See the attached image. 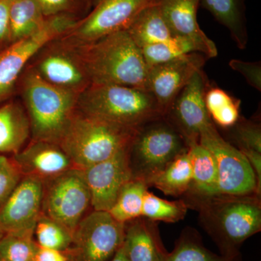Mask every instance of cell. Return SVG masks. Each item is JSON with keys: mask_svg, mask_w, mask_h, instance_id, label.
I'll return each mask as SVG.
<instances>
[{"mask_svg": "<svg viewBox=\"0 0 261 261\" xmlns=\"http://www.w3.org/2000/svg\"><path fill=\"white\" fill-rule=\"evenodd\" d=\"M148 188L146 182L132 178L122 188L108 212L113 219L123 224L142 217L144 198Z\"/></svg>", "mask_w": 261, "mask_h": 261, "instance_id": "cell-27", "label": "cell"}, {"mask_svg": "<svg viewBox=\"0 0 261 261\" xmlns=\"http://www.w3.org/2000/svg\"><path fill=\"white\" fill-rule=\"evenodd\" d=\"M187 151L186 142L164 116L147 122L136 130L127 147L132 178L147 185L151 178Z\"/></svg>", "mask_w": 261, "mask_h": 261, "instance_id": "cell-6", "label": "cell"}, {"mask_svg": "<svg viewBox=\"0 0 261 261\" xmlns=\"http://www.w3.org/2000/svg\"><path fill=\"white\" fill-rule=\"evenodd\" d=\"M137 129L111 124L76 111L58 145L75 167L83 170L126 147Z\"/></svg>", "mask_w": 261, "mask_h": 261, "instance_id": "cell-5", "label": "cell"}, {"mask_svg": "<svg viewBox=\"0 0 261 261\" xmlns=\"http://www.w3.org/2000/svg\"><path fill=\"white\" fill-rule=\"evenodd\" d=\"M126 30L140 49L174 37L161 15L156 0L139 13Z\"/></svg>", "mask_w": 261, "mask_h": 261, "instance_id": "cell-20", "label": "cell"}, {"mask_svg": "<svg viewBox=\"0 0 261 261\" xmlns=\"http://www.w3.org/2000/svg\"><path fill=\"white\" fill-rule=\"evenodd\" d=\"M9 16L11 44L39 32L46 20L36 0H10Z\"/></svg>", "mask_w": 261, "mask_h": 261, "instance_id": "cell-24", "label": "cell"}, {"mask_svg": "<svg viewBox=\"0 0 261 261\" xmlns=\"http://www.w3.org/2000/svg\"><path fill=\"white\" fill-rule=\"evenodd\" d=\"M154 1L98 0L94 9L86 18L77 20L73 27L60 37L61 42L76 47L126 30L139 13Z\"/></svg>", "mask_w": 261, "mask_h": 261, "instance_id": "cell-9", "label": "cell"}, {"mask_svg": "<svg viewBox=\"0 0 261 261\" xmlns=\"http://www.w3.org/2000/svg\"><path fill=\"white\" fill-rule=\"evenodd\" d=\"M192 180L191 163L188 151L168 163L147 182L165 195L182 197L190 190Z\"/></svg>", "mask_w": 261, "mask_h": 261, "instance_id": "cell-23", "label": "cell"}, {"mask_svg": "<svg viewBox=\"0 0 261 261\" xmlns=\"http://www.w3.org/2000/svg\"><path fill=\"white\" fill-rule=\"evenodd\" d=\"M77 108L86 116L130 129L163 116L148 91L116 84H90L79 95Z\"/></svg>", "mask_w": 261, "mask_h": 261, "instance_id": "cell-3", "label": "cell"}, {"mask_svg": "<svg viewBox=\"0 0 261 261\" xmlns=\"http://www.w3.org/2000/svg\"><path fill=\"white\" fill-rule=\"evenodd\" d=\"M229 65L233 70H236L245 77V80L251 87L261 91V68L260 63H249L231 60Z\"/></svg>", "mask_w": 261, "mask_h": 261, "instance_id": "cell-34", "label": "cell"}, {"mask_svg": "<svg viewBox=\"0 0 261 261\" xmlns=\"http://www.w3.org/2000/svg\"><path fill=\"white\" fill-rule=\"evenodd\" d=\"M34 233L37 245L44 248L64 252L72 242V233L67 228L43 214L38 219Z\"/></svg>", "mask_w": 261, "mask_h": 261, "instance_id": "cell-30", "label": "cell"}, {"mask_svg": "<svg viewBox=\"0 0 261 261\" xmlns=\"http://www.w3.org/2000/svg\"><path fill=\"white\" fill-rule=\"evenodd\" d=\"M188 154L191 163L192 180L187 193L197 195H216L218 169L213 154L199 142L189 146Z\"/></svg>", "mask_w": 261, "mask_h": 261, "instance_id": "cell-22", "label": "cell"}, {"mask_svg": "<svg viewBox=\"0 0 261 261\" xmlns=\"http://www.w3.org/2000/svg\"><path fill=\"white\" fill-rule=\"evenodd\" d=\"M23 94L33 140L58 145L76 112L80 94L53 85L35 69L24 78Z\"/></svg>", "mask_w": 261, "mask_h": 261, "instance_id": "cell-4", "label": "cell"}, {"mask_svg": "<svg viewBox=\"0 0 261 261\" xmlns=\"http://www.w3.org/2000/svg\"><path fill=\"white\" fill-rule=\"evenodd\" d=\"M23 176H33L43 181L75 168L59 145L33 140L13 158Z\"/></svg>", "mask_w": 261, "mask_h": 261, "instance_id": "cell-18", "label": "cell"}, {"mask_svg": "<svg viewBox=\"0 0 261 261\" xmlns=\"http://www.w3.org/2000/svg\"><path fill=\"white\" fill-rule=\"evenodd\" d=\"M69 47L80 58L90 84H116L146 90L148 67L127 30L90 44Z\"/></svg>", "mask_w": 261, "mask_h": 261, "instance_id": "cell-2", "label": "cell"}, {"mask_svg": "<svg viewBox=\"0 0 261 261\" xmlns=\"http://www.w3.org/2000/svg\"><path fill=\"white\" fill-rule=\"evenodd\" d=\"M235 99L226 93L223 89L212 88L207 90L205 94L206 108L210 116L222 111L225 108L234 102Z\"/></svg>", "mask_w": 261, "mask_h": 261, "instance_id": "cell-35", "label": "cell"}, {"mask_svg": "<svg viewBox=\"0 0 261 261\" xmlns=\"http://www.w3.org/2000/svg\"><path fill=\"white\" fill-rule=\"evenodd\" d=\"M59 46L46 53L35 70L53 85L80 94L90 85L83 65L71 47Z\"/></svg>", "mask_w": 261, "mask_h": 261, "instance_id": "cell-17", "label": "cell"}, {"mask_svg": "<svg viewBox=\"0 0 261 261\" xmlns=\"http://www.w3.org/2000/svg\"><path fill=\"white\" fill-rule=\"evenodd\" d=\"M199 142L210 151L218 169L217 194L260 196L255 171L247 158L224 140L214 123L201 132Z\"/></svg>", "mask_w": 261, "mask_h": 261, "instance_id": "cell-10", "label": "cell"}, {"mask_svg": "<svg viewBox=\"0 0 261 261\" xmlns=\"http://www.w3.org/2000/svg\"><path fill=\"white\" fill-rule=\"evenodd\" d=\"M23 177L13 159L0 155V207Z\"/></svg>", "mask_w": 261, "mask_h": 261, "instance_id": "cell-33", "label": "cell"}, {"mask_svg": "<svg viewBox=\"0 0 261 261\" xmlns=\"http://www.w3.org/2000/svg\"><path fill=\"white\" fill-rule=\"evenodd\" d=\"M127 147L109 159L83 169L94 211L111 210L122 188L132 179Z\"/></svg>", "mask_w": 261, "mask_h": 261, "instance_id": "cell-15", "label": "cell"}, {"mask_svg": "<svg viewBox=\"0 0 261 261\" xmlns=\"http://www.w3.org/2000/svg\"><path fill=\"white\" fill-rule=\"evenodd\" d=\"M126 225L108 211H93L84 216L72 233L64 252L68 261H108L124 240Z\"/></svg>", "mask_w": 261, "mask_h": 261, "instance_id": "cell-7", "label": "cell"}, {"mask_svg": "<svg viewBox=\"0 0 261 261\" xmlns=\"http://www.w3.org/2000/svg\"><path fill=\"white\" fill-rule=\"evenodd\" d=\"M46 18L70 13L75 8V0H36Z\"/></svg>", "mask_w": 261, "mask_h": 261, "instance_id": "cell-36", "label": "cell"}, {"mask_svg": "<svg viewBox=\"0 0 261 261\" xmlns=\"http://www.w3.org/2000/svg\"><path fill=\"white\" fill-rule=\"evenodd\" d=\"M123 251L128 261H165L168 252L161 240L157 222L144 217L127 222Z\"/></svg>", "mask_w": 261, "mask_h": 261, "instance_id": "cell-19", "label": "cell"}, {"mask_svg": "<svg viewBox=\"0 0 261 261\" xmlns=\"http://www.w3.org/2000/svg\"><path fill=\"white\" fill-rule=\"evenodd\" d=\"M0 261H8V260H7L6 259L4 258V257L0 256Z\"/></svg>", "mask_w": 261, "mask_h": 261, "instance_id": "cell-41", "label": "cell"}, {"mask_svg": "<svg viewBox=\"0 0 261 261\" xmlns=\"http://www.w3.org/2000/svg\"><path fill=\"white\" fill-rule=\"evenodd\" d=\"M205 92L206 80L201 69L181 89L164 116L188 147L199 142L201 132L214 123L206 108Z\"/></svg>", "mask_w": 261, "mask_h": 261, "instance_id": "cell-12", "label": "cell"}, {"mask_svg": "<svg viewBox=\"0 0 261 261\" xmlns=\"http://www.w3.org/2000/svg\"><path fill=\"white\" fill-rule=\"evenodd\" d=\"M10 2L0 0V51L10 45Z\"/></svg>", "mask_w": 261, "mask_h": 261, "instance_id": "cell-37", "label": "cell"}, {"mask_svg": "<svg viewBox=\"0 0 261 261\" xmlns=\"http://www.w3.org/2000/svg\"><path fill=\"white\" fill-rule=\"evenodd\" d=\"M205 9L231 33L240 49L246 47L247 33L243 0H200Z\"/></svg>", "mask_w": 261, "mask_h": 261, "instance_id": "cell-25", "label": "cell"}, {"mask_svg": "<svg viewBox=\"0 0 261 261\" xmlns=\"http://www.w3.org/2000/svg\"><path fill=\"white\" fill-rule=\"evenodd\" d=\"M76 21L69 13L47 17L39 32L0 51V102L11 92L29 60L48 43L69 30Z\"/></svg>", "mask_w": 261, "mask_h": 261, "instance_id": "cell-11", "label": "cell"}, {"mask_svg": "<svg viewBox=\"0 0 261 261\" xmlns=\"http://www.w3.org/2000/svg\"><path fill=\"white\" fill-rule=\"evenodd\" d=\"M165 22L174 37L185 38L195 43L200 53L216 58V44L199 27L197 12L200 0H156Z\"/></svg>", "mask_w": 261, "mask_h": 261, "instance_id": "cell-16", "label": "cell"}, {"mask_svg": "<svg viewBox=\"0 0 261 261\" xmlns=\"http://www.w3.org/2000/svg\"><path fill=\"white\" fill-rule=\"evenodd\" d=\"M31 133L29 117L14 102L0 108V152H18Z\"/></svg>", "mask_w": 261, "mask_h": 261, "instance_id": "cell-21", "label": "cell"}, {"mask_svg": "<svg viewBox=\"0 0 261 261\" xmlns=\"http://www.w3.org/2000/svg\"><path fill=\"white\" fill-rule=\"evenodd\" d=\"M5 233L3 232H2L1 231H0V240H1L2 238H3V237L4 236Z\"/></svg>", "mask_w": 261, "mask_h": 261, "instance_id": "cell-40", "label": "cell"}, {"mask_svg": "<svg viewBox=\"0 0 261 261\" xmlns=\"http://www.w3.org/2000/svg\"><path fill=\"white\" fill-rule=\"evenodd\" d=\"M140 49L147 67L173 61L190 53H200L195 43L180 37H173Z\"/></svg>", "mask_w": 261, "mask_h": 261, "instance_id": "cell-28", "label": "cell"}, {"mask_svg": "<svg viewBox=\"0 0 261 261\" xmlns=\"http://www.w3.org/2000/svg\"><path fill=\"white\" fill-rule=\"evenodd\" d=\"M188 207L182 200H164L152 192H146L142 206V217L152 221L176 223L185 219Z\"/></svg>", "mask_w": 261, "mask_h": 261, "instance_id": "cell-29", "label": "cell"}, {"mask_svg": "<svg viewBox=\"0 0 261 261\" xmlns=\"http://www.w3.org/2000/svg\"><path fill=\"white\" fill-rule=\"evenodd\" d=\"M188 208L198 213L199 222L226 256L241 255L240 247L261 231V200L256 194L182 196Z\"/></svg>", "mask_w": 261, "mask_h": 261, "instance_id": "cell-1", "label": "cell"}, {"mask_svg": "<svg viewBox=\"0 0 261 261\" xmlns=\"http://www.w3.org/2000/svg\"><path fill=\"white\" fill-rule=\"evenodd\" d=\"M9 1H10V0H9Z\"/></svg>", "mask_w": 261, "mask_h": 261, "instance_id": "cell-42", "label": "cell"}, {"mask_svg": "<svg viewBox=\"0 0 261 261\" xmlns=\"http://www.w3.org/2000/svg\"></svg>", "mask_w": 261, "mask_h": 261, "instance_id": "cell-43", "label": "cell"}, {"mask_svg": "<svg viewBox=\"0 0 261 261\" xmlns=\"http://www.w3.org/2000/svg\"><path fill=\"white\" fill-rule=\"evenodd\" d=\"M165 261H243L242 255L226 256L211 251L204 245L198 231L185 228L178 237L174 248Z\"/></svg>", "mask_w": 261, "mask_h": 261, "instance_id": "cell-26", "label": "cell"}, {"mask_svg": "<svg viewBox=\"0 0 261 261\" xmlns=\"http://www.w3.org/2000/svg\"><path fill=\"white\" fill-rule=\"evenodd\" d=\"M43 194L42 180L23 176L0 207V231L33 236L42 214Z\"/></svg>", "mask_w": 261, "mask_h": 261, "instance_id": "cell-13", "label": "cell"}, {"mask_svg": "<svg viewBox=\"0 0 261 261\" xmlns=\"http://www.w3.org/2000/svg\"><path fill=\"white\" fill-rule=\"evenodd\" d=\"M37 248L32 235L5 233L0 240V256L8 261H32Z\"/></svg>", "mask_w": 261, "mask_h": 261, "instance_id": "cell-31", "label": "cell"}, {"mask_svg": "<svg viewBox=\"0 0 261 261\" xmlns=\"http://www.w3.org/2000/svg\"><path fill=\"white\" fill-rule=\"evenodd\" d=\"M32 261H68L63 252L53 249L44 248L38 245L37 252Z\"/></svg>", "mask_w": 261, "mask_h": 261, "instance_id": "cell-38", "label": "cell"}, {"mask_svg": "<svg viewBox=\"0 0 261 261\" xmlns=\"http://www.w3.org/2000/svg\"><path fill=\"white\" fill-rule=\"evenodd\" d=\"M231 137L240 151L250 150L261 153V128L260 123L240 117L231 126Z\"/></svg>", "mask_w": 261, "mask_h": 261, "instance_id": "cell-32", "label": "cell"}, {"mask_svg": "<svg viewBox=\"0 0 261 261\" xmlns=\"http://www.w3.org/2000/svg\"><path fill=\"white\" fill-rule=\"evenodd\" d=\"M108 261H128L126 255H125V252L123 251V246L120 247L119 250L113 255L112 258Z\"/></svg>", "mask_w": 261, "mask_h": 261, "instance_id": "cell-39", "label": "cell"}, {"mask_svg": "<svg viewBox=\"0 0 261 261\" xmlns=\"http://www.w3.org/2000/svg\"><path fill=\"white\" fill-rule=\"evenodd\" d=\"M206 58L202 53H192L148 67L146 90L153 95L163 116L196 72L202 69Z\"/></svg>", "mask_w": 261, "mask_h": 261, "instance_id": "cell-14", "label": "cell"}, {"mask_svg": "<svg viewBox=\"0 0 261 261\" xmlns=\"http://www.w3.org/2000/svg\"><path fill=\"white\" fill-rule=\"evenodd\" d=\"M92 203L83 170L73 168L44 181L42 214L73 233Z\"/></svg>", "mask_w": 261, "mask_h": 261, "instance_id": "cell-8", "label": "cell"}]
</instances>
